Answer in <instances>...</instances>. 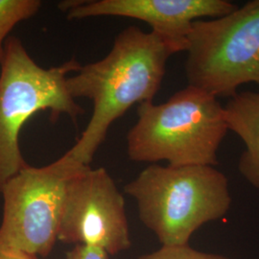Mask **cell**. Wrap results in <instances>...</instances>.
<instances>
[{"label":"cell","mask_w":259,"mask_h":259,"mask_svg":"<svg viewBox=\"0 0 259 259\" xmlns=\"http://www.w3.org/2000/svg\"><path fill=\"white\" fill-rule=\"evenodd\" d=\"M188 85L231 98L245 83L259 88V0L232 13L196 20L187 37Z\"/></svg>","instance_id":"5b68a950"},{"label":"cell","mask_w":259,"mask_h":259,"mask_svg":"<svg viewBox=\"0 0 259 259\" xmlns=\"http://www.w3.org/2000/svg\"><path fill=\"white\" fill-rule=\"evenodd\" d=\"M4 50L0 65V192L28 164L19 147V135L30 118L37 112L50 111L53 121L66 114L76 123L84 113L65 88L68 74L82 66L75 58L44 68L17 37L6 39Z\"/></svg>","instance_id":"277c9868"},{"label":"cell","mask_w":259,"mask_h":259,"mask_svg":"<svg viewBox=\"0 0 259 259\" xmlns=\"http://www.w3.org/2000/svg\"><path fill=\"white\" fill-rule=\"evenodd\" d=\"M41 6L39 0H0V65L10 32L19 22L34 17Z\"/></svg>","instance_id":"30bf717a"},{"label":"cell","mask_w":259,"mask_h":259,"mask_svg":"<svg viewBox=\"0 0 259 259\" xmlns=\"http://www.w3.org/2000/svg\"><path fill=\"white\" fill-rule=\"evenodd\" d=\"M224 113L228 130L237 135L245 146L238 170L259 191V93H236L224 106Z\"/></svg>","instance_id":"9c48e42d"},{"label":"cell","mask_w":259,"mask_h":259,"mask_svg":"<svg viewBox=\"0 0 259 259\" xmlns=\"http://www.w3.org/2000/svg\"><path fill=\"white\" fill-rule=\"evenodd\" d=\"M58 241L116 255L132 246L124 197L106 168L85 167L69 181Z\"/></svg>","instance_id":"52a82bcc"},{"label":"cell","mask_w":259,"mask_h":259,"mask_svg":"<svg viewBox=\"0 0 259 259\" xmlns=\"http://www.w3.org/2000/svg\"><path fill=\"white\" fill-rule=\"evenodd\" d=\"M179 52L181 48L166 38L130 26L116 36L105 58L68 76L67 93L73 99H90L93 111L81 137L64 157L79 166H91L111 124L134 105L153 102L169 58Z\"/></svg>","instance_id":"6da1fadb"},{"label":"cell","mask_w":259,"mask_h":259,"mask_svg":"<svg viewBox=\"0 0 259 259\" xmlns=\"http://www.w3.org/2000/svg\"><path fill=\"white\" fill-rule=\"evenodd\" d=\"M228 131L218 98L187 85L166 102L139 105L138 121L127 134V154L137 162L215 167Z\"/></svg>","instance_id":"3957f363"},{"label":"cell","mask_w":259,"mask_h":259,"mask_svg":"<svg viewBox=\"0 0 259 259\" xmlns=\"http://www.w3.org/2000/svg\"><path fill=\"white\" fill-rule=\"evenodd\" d=\"M85 167L63 156L46 166L27 164L11 178L0 192V246L48 256L58 241L68 183Z\"/></svg>","instance_id":"8992f818"},{"label":"cell","mask_w":259,"mask_h":259,"mask_svg":"<svg viewBox=\"0 0 259 259\" xmlns=\"http://www.w3.org/2000/svg\"><path fill=\"white\" fill-rule=\"evenodd\" d=\"M238 8L228 0H94L66 13L70 20L120 17L146 22L152 32L186 51L192 23L223 17Z\"/></svg>","instance_id":"ba28073f"},{"label":"cell","mask_w":259,"mask_h":259,"mask_svg":"<svg viewBox=\"0 0 259 259\" xmlns=\"http://www.w3.org/2000/svg\"><path fill=\"white\" fill-rule=\"evenodd\" d=\"M106 251L84 245H77L72 250L66 252L65 259H108Z\"/></svg>","instance_id":"7c38bea8"},{"label":"cell","mask_w":259,"mask_h":259,"mask_svg":"<svg viewBox=\"0 0 259 259\" xmlns=\"http://www.w3.org/2000/svg\"><path fill=\"white\" fill-rule=\"evenodd\" d=\"M141 223L161 246L187 245L203 226L224 218L232 199L229 180L214 166L151 164L125 185Z\"/></svg>","instance_id":"7a4b0ae2"},{"label":"cell","mask_w":259,"mask_h":259,"mask_svg":"<svg viewBox=\"0 0 259 259\" xmlns=\"http://www.w3.org/2000/svg\"><path fill=\"white\" fill-rule=\"evenodd\" d=\"M0 259H37L24 251L0 246Z\"/></svg>","instance_id":"4fadbf2b"},{"label":"cell","mask_w":259,"mask_h":259,"mask_svg":"<svg viewBox=\"0 0 259 259\" xmlns=\"http://www.w3.org/2000/svg\"><path fill=\"white\" fill-rule=\"evenodd\" d=\"M139 259H231L222 254L206 252L187 245L161 246L158 250L141 255Z\"/></svg>","instance_id":"8fae6325"}]
</instances>
